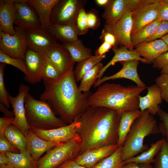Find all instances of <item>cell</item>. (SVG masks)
<instances>
[{"instance_id":"7402d4cb","label":"cell","mask_w":168,"mask_h":168,"mask_svg":"<svg viewBox=\"0 0 168 168\" xmlns=\"http://www.w3.org/2000/svg\"><path fill=\"white\" fill-rule=\"evenodd\" d=\"M16 8L12 0H0V30L12 35L15 33L13 24Z\"/></svg>"},{"instance_id":"ee69618b","label":"cell","mask_w":168,"mask_h":168,"mask_svg":"<svg viewBox=\"0 0 168 168\" xmlns=\"http://www.w3.org/2000/svg\"><path fill=\"white\" fill-rule=\"evenodd\" d=\"M11 152L19 153L20 150L14 147L7 140L4 135H0V153Z\"/></svg>"},{"instance_id":"d4e9b609","label":"cell","mask_w":168,"mask_h":168,"mask_svg":"<svg viewBox=\"0 0 168 168\" xmlns=\"http://www.w3.org/2000/svg\"><path fill=\"white\" fill-rule=\"evenodd\" d=\"M47 30L63 43L72 42L78 39L76 22L66 25L51 24Z\"/></svg>"},{"instance_id":"4fadbf2b","label":"cell","mask_w":168,"mask_h":168,"mask_svg":"<svg viewBox=\"0 0 168 168\" xmlns=\"http://www.w3.org/2000/svg\"><path fill=\"white\" fill-rule=\"evenodd\" d=\"M25 31L28 48L35 51L46 54L58 43L52 34L40 27Z\"/></svg>"},{"instance_id":"603a6c76","label":"cell","mask_w":168,"mask_h":168,"mask_svg":"<svg viewBox=\"0 0 168 168\" xmlns=\"http://www.w3.org/2000/svg\"><path fill=\"white\" fill-rule=\"evenodd\" d=\"M26 137L27 150L36 162L37 161L44 153L58 144L41 138L35 134L31 128Z\"/></svg>"},{"instance_id":"836d02e7","label":"cell","mask_w":168,"mask_h":168,"mask_svg":"<svg viewBox=\"0 0 168 168\" xmlns=\"http://www.w3.org/2000/svg\"><path fill=\"white\" fill-rule=\"evenodd\" d=\"M103 66L102 63L100 62L84 75L78 86L81 91L85 93L90 91L91 86L98 80V75Z\"/></svg>"},{"instance_id":"db71d44e","label":"cell","mask_w":168,"mask_h":168,"mask_svg":"<svg viewBox=\"0 0 168 168\" xmlns=\"http://www.w3.org/2000/svg\"><path fill=\"white\" fill-rule=\"evenodd\" d=\"M0 110L3 114L5 117L9 118L14 117L13 111H11L9 110L8 108L1 103H0Z\"/></svg>"},{"instance_id":"f5cc1de1","label":"cell","mask_w":168,"mask_h":168,"mask_svg":"<svg viewBox=\"0 0 168 168\" xmlns=\"http://www.w3.org/2000/svg\"><path fill=\"white\" fill-rule=\"evenodd\" d=\"M151 164L138 163L134 162L126 163L121 168H153Z\"/></svg>"},{"instance_id":"c3c4849f","label":"cell","mask_w":168,"mask_h":168,"mask_svg":"<svg viewBox=\"0 0 168 168\" xmlns=\"http://www.w3.org/2000/svg\"><path fill=\"white\" fill-rule=\"evenodd\" d=\"M87 22L89 29H94L98 26L99 19L94 12L90 11L87 13Z\"/></svg>"},{"instance_id":"cb8c5ba5","label":"cell","mask_w":168,"mask_h":168,"mask_svg":"<svg viewBox=\"0 0 168 168\" xmlns=\"http://www.w3.org/2000/svg\"><path fill=\"white\" fill-rule=\"evenodd\" d=\"M59 0H27L28 3L36 11L40 28L47 30L51 25L50 18L52 10Z\"/></svg>"},{"instance_id":"e575fe53","label":"cell","mask_w":168,"mask_h":168,"mask_svg":"<svg viewBox=\"0 0 168 168\" xmlns=\"http://www.w3.org/2000/svg\"><path fill=\"white\" fill-rule=\"evenodd\" d=\"M122 146L111 155L99 161L92 168H121L126 163L121 157Z\"/></svg>"},{"instance_id":"5bb4252c","label":"cell","mask_w":168,"mask_h":168,"mask_svg":"<svg viewBox=\"0 0 168 168\" xmlns=\"http://www.w3.org/2000/svg\"><path fill=\"white\" fill-rule=\"evenodd\" d=\"M46 57L45 54L28 48L25 59L27 70L24 77L26 82L34 84L42 80Z\"/></svg>"},{"instance_id":"816d5d0a","label":"cell","mask_w":168,"mask_h":168,"mask_svg":"<svg viewBox=\"0 0 168 168\" xmlns=\"http://www.w3.org/2000/svg\"><path fill=\"white\" fill-rule=\"evenodd\" d=\"M57 168H87L79 164L75 159L68 161Z\"/></svg>"},{"instance_id":"f907efd6","label":"cell","mask_w":168,"mask_h":168,"mask_svg":"<svg viewBox=\"0 0 168 168\" xmlns=\"http://www.w3.org/2000/svg\"><path fill=\"white\" fill-rule=\"evenodd\" d=\"M112 46L110 44L103 42L101 45L95 51V55L96 56H101L109 51L110 49L112 48Z\"/></svg>"},{"instance_id":"f546056e","label":"cell","mask_w":168,"mask_h":168,"mask_svg":"<svg viewBox=\"0 0 168 168\" xmlns=\"http://www.w3.org/2000/svg\"><path fill=\"white\" fill-rule=\"evenodd\" d=\"M164 141V138L161 139L151 144L150 147L141 154L128 159L125 161L126 164L131 162L138 163L151 164L154 163V157L161 150Z\"/></svg>"},{"instance_id":"7dc6e473","label":"cell","mask_w":168,"mask_h":168,"mask_svg":"<svg viewBox=\"0 0 168 168\" xmlns=\"http://www.w3.org/2000/svg\"><path fill=\"white\" fill-rule=\"evenodd\" d=\"M154 68L161 70L165 66L168 65V51L163 53L152 63Z\"/></svg>"},{"instance_id":"681fc988","label":"cell","mask_w":168,"mask_h":168,"mask_svg":"<svg viewBox=\"0 0 168 168\" xmlns=\"http://www.w3.org/2000/svg\"><path fill=\"white\" fill-rule=\"evenodd\" d=\"M14 118L5 117L0 118V135H4L6 128L10 125L12 124Z\"/></svg>"},{"instance_id":"5b68a950","label":"cell","mask_w":168,"mask_h":168,"mask_svg":"<svg viewBox=\"0 0 168 168\" xmlns=\"http://www.w3.org/2000/svg\"><path fill=\"white\" fill-rule=\"evenodd\" d=\"M25 103L26 118L31 128L47 130L67 125L57 117L48 104L35 99L29 93L26 97Z\"/></svg>"},{"instance_id":"6da1fadb","label":"cell","mask_w":168,"mask_h":168,"mask_svg":"<svg viewBox=\"0 0 168 168\" xmlns=\"http://www.w3.org/2000/svg\"><path fill=\"white\" fill-rule=\"evenodd\" d=\"M77 82L73 67L57 80L44 81L45 88L40 100L66 123L72 122L90 106L88 98L92 92L81 91Z\"/></svg>"},{"instance_id":"e0dca14e","label":"cell","mask_w":168,"mask_h":168,"mask_svg":"<svg viewBox=\"0 0 168 168\" xmlns=\"http://www.w3.org/2000/svg\"><path fill=\"white\" fill-rule=\"evenodd\" d=\"M119 147L114 144L90 149L79 155L75 160L81 166L92 168L101 160L112 154Z\"/></svg>"},{"instance_id":"3957f363","label":"cell","mask_w":168,"mask_h":168,"mask_svg":"<svg viewBox=\"0 0 168 168\" xmlns=\"http://www.w3.org/2000/svg\"><path fill=\"white\" fill-rule=\"evenodd\" d=\"M147 88L131 85L106 83L99 86L88 98L90 106L102 107L115 110L120 115L140 110L139 96Z\"/></svg>"},{"instance_id":"8fae6325","label":"cell","mask_w":168,"mask_h":168,"mask_svg":"<svg viewBox=\"0 0 168 168\" xmlns=\"http://www.w3.org/2000/svg\"><path fill=\"white\" fill-rule=\"evenodd\" d=\"M29 87L23 84H21L19 88L18 95L12 96L10 95L9 100L13 109L14 119L12 124L26 136L30 129L27 122L26 117L25 99L29 93Z\"/></svg>"},{"instance_id":"f35d334b","label":"cell","mask_w":168,"mask_h":168,"mask_svg":"<svg viewBox=\"0 0 168 168\" xmlns=\"http://www.w3.org/2000/svg\"><path fill=\"white\" fill-rule=\"evenodd\" d=\"M6 65L3 63L0 64V102L8 108L10 105L9 100L10 94L5 88L4 81V69Z\"/></svg>"},{"instance_id":"7a4b0ae2","label":"cell","mask_w":168,"mask_h":168,"mask_svg":"<svg viewBox=\"0 0 168 168\" xmlns=\"http://www.w3.org/2000/svg\"><path fill=\"white\" fill-rule=\"evenodd\" d=\"M121 115L109 108L90 106L77 118L81 141L79 155L90 149L117 144Z\"/></svg>"},{"instance_id":"ab89813d","label":"cell","mask_w":168,"mask_h":168,"mask_svg":"<svg viewBox=\"0 0 168 168\" xmlns=\"http://www.w3.org/2000/svg\"><path fill=\"white\" fill-rule=\"evenodd\" d=\"M155 82L160 89L162 99L168 104V75L161 74L155 79Z\"/></svg>"},{"instance_id":"83f0119b","label":"cell","mask_w":168,"mask_h":168,"mask_svg":"<svg viewBox=\"0 0 168 168\" xmlns=\"http://www.w3.org/2000/svg\"><path fill=\"white\" fill-rule=\"evenodd\" d=\"M141 113L140 110H138L121 114L118 129V139L117 144L119 147L124 144L132 124Z\"/></svg>"},{"instance_id":"bcb514c9","label":"cell","mask_w":168,"mask_h":168,"mask_svg":"<svg viewBox=\"0 0 168 168\" xmlns=\"http://www.w3.org/2000/svg\"><path fill=\"white\" fill-rule=\"evenodd\" d=\"M99 39L103 42H105L110 44L113 48L116 47L118 44L115 36L112 34L106 31L104 28Z\"/></svg>"},{"instance_id":"d6986e66","label":"cell","mask_w":168,"mask_h":168,"mask_svg":"<svg viewBox=\"0 0 168 168\" xmlns=\"http://www.w3.org/2000/svg\"><path fill=\"white\" fill-rule=\"evenodd\" d=\"M45 54L62 75L73 67L75 63L67 49L58 43Z\"/></svg>"},{"instance_id":"b9f144b4","label":"cell","mask_w":168,"mask_h":168,"mask_svg":"<svg viewBox=\"0 0 168 168\" xmlns=\"http://www.w3.org/2000/svg\"><path fill=\"white\" fill-rule=\"evenodd\" d=\"M157 114L161 121L158 125L160 133L168 142V112L160 108Z\"/></svg>"},{"instance_id":"9a60e30c","label":"cell","mask_w":168,"mask_h":168,"mask_svg":"<svg viewBox=\"0 0 168 168\" xmlns=\"http://www.w3.org/2000/svg\"><path fill=\"white\" fill-rule=\"evenodd\" d=\"M16 8L14 24L24 30L40 28V22L27 0H12Z\"/></svg>"},{"instance_id":"4316f807","label":"cell","mask_w":168,"mask_h":168,"mask_svg":"<svg viewBox=\"0 0 168 168\" xmlns=\"http://www.w3.org/2000/svg\"><path fill=\"white\" fill-rule=\"evenodd\" d=\"M8 165L14 168H36L37 162L26 150H21L19 153L7 152Z\"/></svg>"},{"instance_id":"7bdbcfd3","label":"cell","mask_w":168,"mask_h":168,"mask_svg":"<svg viewBox=\"0 0 168 168\" xmlns=\"http://www.w3.org/2000/svg\"><path fill=\"white\" fill-rule=\"evenodd\" d=\"M168 34V21H162L153 34L144 43L160 39Z\"/></svg>"},{"instance_id":"9c48e42d","label":"cell","mask_w":168,"mask_h":168,"mask_svg":"<svg viewBox=\"0 0 168 168\" xmlns=\"http://www.w3.org/2000/svg\"><path fill=\"white\" fill-rule=\"evenodd\" d=\"M15 29L16 32L12 35L0 30V50L12 58L25 60L28 48L26 31L17 26Z\"/></svg>"},{"instance_id":"680465c9","label":"cell","mask_w":168,"mask_h":168,"mask_svg":"<svg viewBox=\"0 0 168 168\" xmlns=\"http://www.w3.org/2000/svg\"><path fill=\"white\" fill-rule=\"evenodd\" d=\"M161 39L165 42L168 46V34L164 36Z\"/></svg>"},{"instance_id":"7c38bea8","label":"cell","mask_w":168,"mask_h":168,"mask_svg":"<svg viewBox=\"0 0 168 168\" xmlns=\"http://www.w3.org/2000/svg\"><path fill=\"white\" fill-rule=\"evenodd\" d=\"M79 127V123L77 118L69 125L51 129H31L41 138L58 143L70 140L78 136Z\"/></svg>"},{"instance_id":"ba28073f","label":"cell","mask_w":168,"mask_h":168,"mask_svg":"<svg viewBox=\"0 0 168 168\" xmlns=\"http://www.w3.org/2000/svg\"><path fill=\"white\" fill-rule=\"evenodd\" d=\"M86 1L82 0H59L52 11L51 24L66 25L76 22L80 10L84 8Z\"/></svg>"},{"instance_id":"44dd1931","label":"cell","mask_w":168,"mask_h":168,"mask_svg":"<svg viewBox=\"0 0 168 168\" xmlns=\"http://www.w3.org/2000/svg\"><path fill=\"white\" fill-rule=\"evenodd\" d=\"M147 92L145 96H139V109L141 111L147 109L154 115L157 114L160 108L159 105L162 102L161 91L156 84L147 86Z\"/></svg>"},{"instance_id":"484cf974","label":"cell","mask_w":168,"mask_h":168,"mask_svg":"<svg viewBox=\"0 0 168 168\" xmlns=\"http://www.w3.org/2000/svg\"><path fill=\"white\" fill-rule=\"evenodd\" d=\"M114 55L110 61L103 66L98 76V80L102 77L104 73L110 66L114 65L118 62L130 60H138L144 63H148V62L141 57L140 55L133 49L130 50L125 47L122 46L118 48L117 47L113 48Z\"/></svg>"},{"instance_id":"d590c367","label":"cell","mask_w":168,"mask_h":168,"mask_svg":"<svg viewBox=\"0 0 168 168\" xmlns=\"http://www.w3.org/2000/svg\"><path fill=\"white\" fill-rule=\"evenodd\" d=\"M62 75L55 65L46 55L43 72L44 81H54L59 79Z\"/></svg>"},{"instance_id":"ffe728a7","label":"cell","mask_w":168,"mask_h":168,"mask_svg":"<svg viewBox=\"0 0 168 168\" xmlns=\"http://www.w3.org/2000/svg\"><path fill=\"white\" fill-rule=\"evenodd\" d=\"M133 50L151 63L158 57L168 51V46L161 39L143 43L135 47Z\"/></svg>"},{"instance_id":"4dcf8cb0","label":"cell","mask_w":168,"mask_h":168,"mask_svg":"<svg viewBox=\"0 0 168 168\" xmlns=\"http://www.w3.org/2000/svg\"><path fill=\"white\" fill-rule=\"evenodd\" d=\"M162 21L157 19L145 26L131 35V41L134 48L144 43L154 33Z\"/></svg>"},{"instance_id":"2e32d148","label":"cell","mask_w":168,"mask_h":168,"mask_svg":"<svg viewBox=\"0 0 168 168\" xmlns=\"http://www.w3.org/2000/svg\"><path fill=\"white\" fill-rule=\"evenodd\" d=\"M138 60L123 61L120 63L122 64V68L116 73L110 76H106L97 80L94 85L95 87H98L106 81L111 80L125 78L134 82L137 86L144 87L147 86L140 78L137 71L139 62Z\"/></svg>"},{"instance_id":"9f6ffc18","label":"cell","mask_w":168,"mask_h":168,"mask_svg":"<svg viewBox=\"0 0 168 168\" xmlns=\"http://www.w3.org/2000/svg\"><path fill=\"white\" fill-rule=\"evenodd\" d=\"M110 0H96L95 2L98 5L105 7L109 3Z\"/></svg>"},{"instance_id":"52a82bcc","label":"cell","mask_w":168,"mask_h":168,"mask_svg":"<svg viewBox=\"0 0 168 168\" xmlns=\"http://www.w3.org/2000/svg\"><path fill=\"white\" fill-rule=\"evenodd\" d=\"M159 0H138L131 11L133 25L131 35L158 19Z\"/></svg>"},{"instance_id":"74e56055","label":"cell","mask_w":168,"mask_h":168,"mask_svg":"<svg viewBox=\"0 0 168 168\" xmlns=\"http://www.w3.org/2000/svg\"><path fill=\"white\" fill-rule=\"evenodd\" d=\"M154 163L153 168H168V142L164 138L162 147L156 156Z\"/></svg>"},{"instance_id":"1f68e13d","label":"cell","mask_w":168,"mask_h":168,"mask_svg":"<svg viewBox=\"0 0 168 168\" xmlns=\"http://www.w3.org/2000/svg\"><path fill=\"white\" fill-rule=\"evenodd\" d=\"M4 135L9 142L16 148L20 151L27 150L26 137L12 124L6 128Z\"/></svg>"},{"instance_id":"277c9868","label":"cell","mask_w":168,"mask_h":168,"mask_svg":"<svg viewBox=\"0 0 168 168\" xmlns=\"http://www.w3.org/2000/svg\"><path fill=\"white\" fill-rule=\"evenodd\" d=\"M160 133L157 121L147 109L141 113L132 124L122 147L121 157L123 161L136 156L148 149L144 144L145 138Z\"/></svg>"},{"instance_id":"8992f818","label":"cell","mask_w":168,"mask_h":168,"mask_svg":"<svg viewBox=\"0 0 168 168\" xmlns=\"http://www.w3.org/2000/svg\"><path fill=\"white\" fill-rule=\"evenodd\" d=\"M81 147V141L78 136L59 143L39 159L36 168H57L64 162L75 159L79 155Z\"/></svg>"},{"instance_id":"91938a15","label":"cell","mask_w":168,"mask_h":168,"mask_svg":"<svg viewBox=\"0 0 168 168\" xmlns=\"http://www.w3.org/2000/svg\"><path fill=\"white\" fill-rule=\"evenodd\" d=\"M0 168H14L9 165H6L0 166Z\"/></svg>"},{"instance_id":"30bf717a","label":"cell","mask_w":168,"mask_h":168,"mask_svg":"<svg viewBox=\"0 0 168 168\" xmlns=\"http://www.w3.org/2000/svg\"><path fill=\"white\" fill-rule=\"evenodd\" d=\"M132 25L131 11L128 10L118 21L105 23L104 28L115 36L119 44L133 50L134 47L131 41Z\"/></svg>"},{"instance_id":"11a10c76","label":"cell","mask_w":168,"mask_h":168,"mask_svg":"<svg viewBox=\"0 0 168 168\" xmlns=\"http://www.w3.org/2000/svg\"><path fill=\"white\" fill-rule=\"evenodd\" d=\"M9 160L5 153H0V166L8 164Z\"/></svg>"},{"instance_id":"8d00e7d4","label":"cell","mask_w":168,"mask_h":168,"mask_svg":"<svg viewBox=\"0 0 168 168\" xmlns=\"http://www.w3.org/2000/svg\"><path fill=\"white\" fill-rule=\"evenodd\" d=\"M0 63L9 64L16 67L22 72L25 75L27 74V70L25 60L12 58L0 50Z\"/></svg>"},{"instance_id":"6f0895ef","label":"cell","mask_w":168,"mask_h":168,"mask_svg":"<svg viewBox=\"0 0 168 168\" xmlns=\"http://www.w3.org/2000/svg\"><path fill=\"white\" fill-rule=\"evenodd\" d=\"M161 74H165L168 75V65L165 66L161 70Z\"/></svg>"},{"instance_id":"d6a6232c","label":"cell","mask_w":168,"mask_h":168,"mask_svg":"<svg viewBox=\"0 0 168 168\" xmlns=\"http://www.w3.org/2000/svg\"><path fill=\"white\" fill-rule=\"evenodd\" d=\"M105 57V54L101 56L92 55L85 60L77 63L74 70L76 82H78L81 81L86 73Z\"/></svg>"},{"instance_id":"f6af8a7d","label":"cell","mask_w":168,"mask_h":168,"mask_svg":"<svg viewBox=\"0 0 168 168\" xmlns=\"http://www.w3.org/2000/svg\"><path fill=\"white\" fill-rule=\"evenodd\" d=\"M157 12L158 19L168 21V0H159Z\"/></svg>"},{"instance_id":"ac0fdd59","label":"cell","mask_w":168,"mask_h":168,"mask_svg":"<svg viewBox=\"0 0 168 168\" xmlns=\"http://www.w3.org/2000/svg\"><path fill=\"white\" fill-rule=\"evenodd\" d=\"M138 0H110L104 7L103 18L105 23H111L119 20L128 11H131Z\"/></svg>"},{"instance_id":"f1b7e54d","label":"cell","mask_w":168,"mask_h":168,"mask_svg":"<svg viewBox=\"0 0 168 168\" xmlns=\"http://www.w3.org/2000/svg\"><path fill=\"white\" fill-rule=\"evenodd\" d=\"M62 44L69 53L75 62H80L92 56L91 49L85 47L79 39Z\"/></svg>"},{"instance_id":"60d3db41","label":"cell","mask_w":168,"mask_h":168,"mask_svg":"<svg viewBox=\"0 0 168 168\" xmlns=\"http://www.w3.org/2000/svg\"><path fill=\"white\" fill-rule=\"evenodd\" d=\"M79 35L86 34L89 30L87 22V13L84 8L78 13L76 22Z\"/></svg>"}]
</instances>
